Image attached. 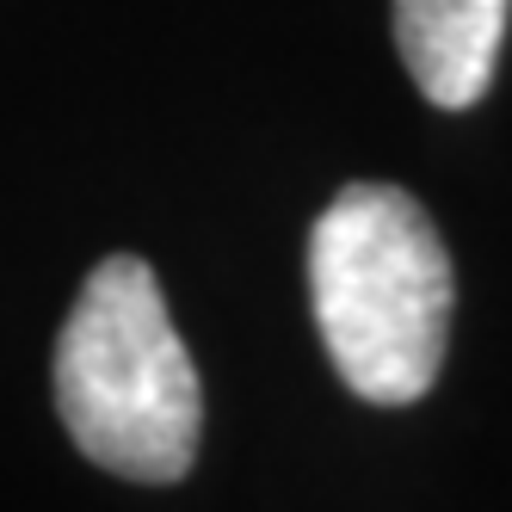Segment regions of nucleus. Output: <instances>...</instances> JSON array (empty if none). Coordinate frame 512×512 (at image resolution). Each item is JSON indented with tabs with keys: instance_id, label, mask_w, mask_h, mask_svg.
Masks as SVG:
<instances>
[{
	"instance_id": "1",
	"label": "nucleus",
	"mask_w": 512,
	"mask_h": 512,
	"mask_svg": "<svg viewBox=\"0 0 512 512\" xmlns=\"http://www.w3.org/2000/svg\"><path fill=\"white\" fill-rule=\"evenodd\" d=\"M315 327L352 395L408 408L438 383L451 340V253L432 216L383 179H358L309 235Z\"/></svg>"
},
{
	"instance_id": "2",
	"label": "nucleus",
	"mask_w": 512,
	"mask_h": 512,
	"mask_svg": "<svg viewBox=\"0 0 512 512\" xmlns=\"http://www.w3.org/2000/svg\"><path fill=\"white\" fill-rule=\"evenodd\" d=\"M56 414L75 451L130 482H179L204 395L167 297L136 253L99 260L56 334Z\"/></svg>"
},
{
	"instance_id": "3",
	"label": "nucleus",
	"mask_w": 512,
	"mask_h": 512,
	"mask_svg": "<svg viewBox=\"0 0 512 512\" xmlns=\"http://www.w3.org/2000/svg\"><path fill=\"white\" fill-rule=\"evenodd\" d=\"M512 0H389L395 50L438 112H469L488 93Z\"/></svg>"
}]
</instances>
